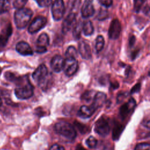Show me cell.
I'll return each instance as SVG.
<instances>
[{
  "mask_svg": "<svg viewBox=\"0 0 150 150\" xmlns=\"http://www.w3.org/2000/svg\"><path fill=\"white\" fill-rule=\"evenodd\" d=\"M15 89V94L17 98L21 100L28 99L33 94V87L28 77H21Z\"/></svg>",
  "mask_w": 150,
  "mask_h": 150,
  "instance_id": "1",
  "label": "cell"
},
{
  "mask_svg": "<svg viewBox=\"0 0 150 150\" xmlns=\"http://www.w3.org/2000/svg\"><path fill=\"white\" fill-rule=\"evenodd\" d=\"M32 15V11L28 8H22L17 9L14 14V21L16 27L19 29H23L26 27Z\"/></svg>",
  "mask_w": 150,
  "mask_h": 150,
  "instance_id": "2",
  "label": "cell"
},
{
  "mask_svg": "<svg viewBox=\"0 0 150 150\" xmlns=\"http://www.w3.org/2000/svg\"><path fill=\"white\" fill-rule=\"evenodd\" d=\"M54 130L58 134L70 140L74 139L76 137L77 134L74 127L64 121L57 122L54 125Z\"/></svg>",
  "mask_w": 150,
  "mask_h": 150,
  "instance_id": "3",
  "label": "cell"
},
{
  "mask_svg": "<svg viewBox=\"0 0 150 150\" xmlns=\"http://www.w3.org/2000/svg\"><path fill=\"white\" fill-rule=\"evenodd\" d=\"M110 129L109 120L105 116L101 117L96 122L94 127L95 132L103 137L108 134Z\"/></svg>",
  "mask_w": 150,
  "mask_h": 150,
  "instance_id": "4",
  "label": "cell"
},
{
  "mask_svg": "<svg viewBox=\"0 0 150 150\" xmlns=\"http://www.w3.org/2000/svg\"><path fill=\"white\" fill-rule=\"evenodd\" d=\"M52 13L54 21L60 20L65 12V7L63 0H54L52 5Z\"/></svg>",
  "mask_w": 150,
  "mask_h": 150,
  "instance_id": "5",
  "label": "cell"
},
{
  "mask_svg": "<svg viewBox=\"0 0 150 150\" xmlns=\"http://www.w3.org/2000/svg\"><path fill=\"white\" fill-rule=\"evenodd\" d=\"M47 76V69L44 64L39 65L32 74L34 81L39 86L42 85Z\"/></svg>",
  "mask_w": 150,
  "mask_h": 150,
  "instance_id": "6",
  "label": "cell"
},
{
  "mask_svg": "<svg viewBox=\"0 0 150 150\" xmlns=\"http://www.w3.org/2000/svg\"><path fill=\"white\" fill-rule=\"evenodd\" d=\"M78 67V62L76 58L69 57L64 60L63 70L67 76L70 77L74 74L76 73Z\"/></svg>",
  "mask_w": 150,
  "mask_h": 150,
  "instance_id": "7",
  "label": "cell"
},
{
  "mask_svg": "<svg viewBox=\"0 0 150 150\" xmlns=\"http://www.w3.org/2000/svg\"><path fill=\"white\" fill-rule=\"evenodd\" d=\"M47 23V19L43 16H38L33 20L28 28V32L30 33H35L43 28Z\"/></svg>",
  "mask_w": 150,
  "mask_h": 150,
  "instance_id": "8",
  "label": "cell"
},
{
  "mask_svg": "<svg viewBox=\"0 0 150 150\" xmlns=\"http://www.w3.org/2000/svg\"><path fill=\"white\" fill-rule=\"evenodd\" d=\"M49 44V38L46 33H42L38 37L36 43V52L43 53L47 51V47Z\"/></svg>",
  "mask_w": 150,
  "mask_h": 150,
  "instance_id": "9",
  "label": "cell"
},
{
  "mask_svg": "<svg viewBox=\"0 0 150 150\" xmlns=\"http://www.w3.org/2000/svg\"><path fill=\"white\" fill-rule=\"evenodd\" d=\"M121 31V25L118 19H113L110 24L108 30V36L111 39H117Z\"/></svg>",
  "mask_w": 150,
  "mask_h": 150,
  "instance_id": "10",
  "label": "cell"
},
{
  "mask_svg": "<svg viewBox=\"0 0 150 150\" xmlns=\"http://www.w3.org/2000/svg\"><path fill=\"white\" fill-rule=\"evenodd\" d=\"M136 102L133 98H130L127 103L122 105L120 109V114L121 118L125 119L134 110Z\"/></svg>",
  "mask_w": 150,
  "mask_h": 150,
  "instance_id": "11",
  "label": "cell"
},
{
  "mask_svg": "<svg viewBox=\"0 0 150 150\" xmlns=\"http://www.w3.org/2000/svg\"><path fill=\"white\" fill-rule=\"evenodd\" d=\"M94 11L93 0H85L81 9L82 17L84 18L91 17L94 13Z\"/></svg>",
  "mask_w": 150,
  "mask_h": 150,
  "instance_id": "12",
  "label": "cell"
},
{
  "mask_svg": "<svg viewBox=\"0 0 150 150\" xmlns=\"http://www.w3.org/2000/svg\"><path fill=\"white\" fill-rule=\"evenodd\" d=\"M76 23V15L73 12L69 13L64 19L62 24V31L63 33H67Z\"/></svg>",
  "mask_w": 150,
  "mask_h": 150,
  "instance_id": "13",
  "label": "cell"
},
{
  "mask_svg": "<svg viewBox=\"0 0 150 150\" xmlns=\"http://www.w3.org/2000/svg\"><path fill=\"white\" fill-rule=\"evenodd\" d=\"M64 63V59L61 56L56 55L51 60L50 66L54 71L59 73L63 70Z\"/></svg>",
  "mask_w": 150,
  "mask_h": 150,
  "instance_id": "14",
  "label": "cell"
},
{
  "mask_svg": "<svg viewBox=\"0 0 150 150\" xmlns=\"http://www.w3.org/2000/svg\"><path fill=\"white\" fill-rule=\"evenodd\" d=\"M16 51L23 56L32 55L33 52L29 45L25 42H19L16 45Z\"/></svg>",
  "mask_w": 150,
  "mask_h": 150,
  "instance_id": "15",
  "label": "cell"
},
{
  "mask_svg": "<svg viewBox=\"0 0 150 150\" xmlns=\"http://www.w3.org/2000/svg\"><path fill=\"white\" fill-rule=\"evenodd\" d=\"M79 51L81 57L84 59H90L91 57V51L89 45L86 42H81L79 45Z\"/></svg>",
  "mask_w": 150,
  "mask_h": 150,
  "instance_id": "16",
  "label": "cell"
},
{
  "mask_svg": "<svg viewBox=\"0 0 150 150\" xmlns=\"http://www.w3.org/2000/svg\"><path fill=\"white\" fill-rule=\"evenodd\" d=\"M106 97H107L106 95L104 93H102V92L97 93L93 97V101L91 105L96 110L101 107L106 100Z\"/></svg>",
  "mask_w": 150,
  "mask_h": 150,
  "instance_id": "17",
  "label": "cell"
},
{
  "mask_svg": "<svg viewBox=\"0 0 150 150\" xmlns=\"http://www.w3.org/2000/svg\"><path fill=\"white\" fill-rule=\"evenodd\" d=\"M96 110L91 105L90 106L82 105L78 111L77 115L83 118H89L94 113Z\"/></svg>",
  "mask_w": 150,
  "mask_h": 150,
  "instance_id": "18",
  "label": "cell"
},
{
  "mask_svg": "<svg viewBox=\"0 0 150 150\" xmlns=\"http://www.w3.org/2000/svg\"><path fill=\"white\" fill-rule=\"evenodd\" d=\"M12 27L11 26V24H8L3 30L1 31V33L0 35V39L5 43L6 44L9 37L11 36L12 33Z\"/></svg>",
  "mask_w": 150,
  "mask_h": 150,
  "instance_id": "19",
  "label": "cell"
},
{
  "mask_svg": "<svg viewBox=\"0 0 150 150\" xmlns=\"http://www.w3.org/2000/svg\"><path fill=\"white\" fill-rule=\"evenodd\" d=\"M82 30L86 36H90L94 32V27L91 21H86L82 23Z\"/></svg>",
  "mask_w": 150,
  "mask_h": 150,
  "instance_id": "20",
  "label": "cell"
},
{
  "mask_svg": "<svg viewBox=\"0 0 150 150\" xmlns=\"http://www.w3.org/2000/svg\"><path fill=\"white\" fill-rule=\"evenodd\" d=\"M124 128V126H123L122 124H116L113 129L112 132V138L114 140H117L120 137L121 134L122 133L123 129Z\"/></svg>",
  "mask_w": 150,
  "mask_h": 150,
  "instance_id": "21",
  "label": "cell"
},
{
  "mask_svg": "<svg viewBox=\"0 0 150 150\" xmlns=\"http://www.w3.org/2000/svg\"><path fill=\"white\" fill-rule=\"evenodd\" d=\"M104 39L101 35H99L97 37L96 40V50L97 52H100L104 47Z\"/></svg>",
  "mask_w": 150,
  "mask_h": 150,
  "instance_id": "22",
  "label": "cell"
},
{
  "mask_svg": "<svg viewBox=\"0 0 150 150\" xmlns=\"http://www.w3.org/2000/svg\"><path fill=\"white\" fill-rule=\"evenodd\" d=\"M10 8V2L8 0H0V14L5 13Z\"/></svg>",
  "mask_w": 150,
  "mask_h": 150,
  "instance_id": "23",
  "label": "cell"
},
{
  "mask_svg": "<svg viewBox=\"0 0 150 150\" xmlns=\"http://www.w3.org/2000/svg\"><path fill=\"white\" fill-rule=\"evenodd\" d=\"M5 77L8 80L12 82L16 83H18L21 79V77L18 76L15 73H11V72H6L5 74Z\"/></svg>",
  "mask_w": 150,
  "mask_h": 150,
  "instance_id": "24",
  "label": "cell"
},
{
  "mask_svg": "<svg viewBox=\"0 0 150 150\" xmlns=\"http://www.w3.org/2000/svg\"><path fill=\"white\" fill-rule=\"evenodd\" d=\"M81 30H82V23H81L80 22H79L77 23H75L73 34L74 38L76 39H80Z\"/></svg>",
  "mask_w": 150,
  "mask_h": 150,
  "instance_id": "25",
  "label": "cell"
},
{
  "mask_svg": "<svg viewBox=\"0 0 150 150\" xmlns=\"http://www.w3.org/2000/svg\"><path fill=\"white\" fill-rule=\"evenodd\" d=\"M65 56L66 58H69V57L76 58L77 56V52L76 48L73 46H69L65 52Z\"/></svg>",
  "mask_w": 150,
  "mask_h": 150,
  "instance_id": "26",
  "label": "cell"
},
{
  "mask_svg": "<svg viewBox=\"0 0 150 150\" xmlns=\"http://www.w3.org/2000/svg\"><path fill=\"white\" fill-rule=\"evenodd\" d=\"M94 92L93 91H86L82 95H81V100L86 101L89 102L94 97Z\"/></svg>",
  "mask_w": 150,
  "mask_h": 150,
  "instance_id": "27",
  "label": "cell"
},
{
  "mask_svg": "<svg viewBox=\"0 0 150 150\" xmlns=\"http://www.w3.org/2000/svg\"><path fill=\"white\" fill-rule=\"evenodd\" d=\"M86 143L90 148H94L97 146V141L94 137L90 136L86 140Z\"/></svg>",
  "mask_w": 150,
  "mask_h": 150,
  "instance_id": "28",
  "label": "cell"
},
{
  "mask_svg": "<svg viewBox=\"0 0 150 150\" xmlns=\"http://www.w3.org/2000/svg\"><path fill=\"white\" fill-rule=\"evenodd\" d=\"M28 2V0H12V4L16 9L23 8L25 5Z\"/></svg>",
  "mask_w": 150,
  "mask_h": 150,
  "instance_id": "29",
  "label": "cell"
},
{
  "mask_svg": "<svg viewBox=\"0 0 150 150\" xmlns=\"http://www.w3.org/2000/svg\"><path fill=\"white\" fill-rule=\"evenodd\" d=\"M74 125L76 127V128L79 130V131L81 133V134H85L86 132H87L88 131V128L85 125L80 123L77 121H74Z\"/></svg>",
  "mask_w": 150,
  "mask_h": 150,
  "instance_id": "30",
  "label": "cell"
},
{
  "mask_svg": "<svg viewBox=\"0 0 150 150\" xmlns=\"http://www.w3.org/2000/svg\"><path fill=\"white\" fill-rule=\"evenodd\" d=\"M134 150H149V144L146 142L138 144L135 146Z\"/></svg>",
  "mask_w": 150,
  "mask_h": 150,
  "instance_id": "31",
  "label": "cell"
},
{
  "mask_svg": "<svg viewBox=\"0 0 150 150\" xmlns=\"http://www.w3.org/2000/svg\"><path fill=\"white\" fill-rule=\"evenodd\" d=\"M38 5L40 7H48L49 6L52 2V0H35Z\"/></svg>",
  "mask_w": 150,
  "mask_h": 150,
  "instance_id": "32",
  "label": "cell"
},
{
  "mask_svg": "<svg viewBox=\"0 0 150 150\" xmlns=\"http://www.w3.org/2000/svg\"><path fill=\"white\" fill-rule=\"evenodd\" d=\"M146 0H134V8L137 12H138Z\"/></svg>",
  "mask_w": 150,
  "mask_h": 150,
  "instance_id": "33",
  "label": "cell"
},
{
  "mask_svg": "<svg viewBox=\"0 0 150 150\" xmlns=\"http://www.w3.org/2000/svg\"><path fill=\"white\" fill-rule=\"evenodd\" d=\"M100 4L105 7H109L112 4V0H98Z\"/></svg>",
  "mask_w": 150,
  "mask_h": 150,
  "instance_id": "34",
  "label": "cell"
},
{
  "mask_svg": "<svg viewBox=\"0 0 150 150\" xmlns=\"http://www.w3.org/2000/svg\"><path fill=\"white\" fill-rule=\"evenodd\" d=\"M140 88H141V85L139 83H138L135 84L131 90V93L134 94L135 93H138L140 90Z\"/></svg>",
  "mask_w": 150,
  "mask_h": 150,
  "instance_id": "35",
  "label": "cell"
},
{
  "mask_svg": "<svg viewBox=\"0 0 150 150\" xmlns=\"http://www.w3.org/2000/svg\"><path fill=\"white\" fill-rule=\"evenodd\" d=\"M49 150H64V148L63 146L58 145V144H54L53 145Z\"/></svg>",
  "mask_w": 150,
  "mask_h": 150,
  "instance_id": "36",
  "label": "cell"
},
{
  "mask_svg": "<svg viewBox=\"0 0 150 150\" xmlns=\"http://www.w3.org/2000/svg\"><path fill=\"white\" fill-rule=\"evenodd\" d=\"M126 97H127L126 93H121V94H118V96H117V103H121V102L122 101V100L123 99H124Z\"/></svg>",
  "mask_w": 150,
  "mask_h": 150,
  "instance_id": "37",
  "label": "cell"
},
{
  "mask_svg": "<svg viewBox=\"0 0 150 150\" xmlns=\"http://www.w3.org/2000/svg\"><path fill=\"white\" fill-rule=\"evenodd\" d=\"M75 150H87V149H86L81 145L79 144L77 145Z\"/></svg>",
  "mask_w": 150,
  "mask_h": 150,
  "instance_id": "38",
  "label": "cell"
},
{
  "mask_svg": "<svg viewBox=\"0 0 150 150\" xmlns=\"http://www.w3.org/2000/svg\"><path fill=\"white\" fill-rule=\"evenodd\" d=\"M135 37L134 36H132V38H130V40H129V45L131 46H132L134 43H135Z\"/></svg>",
  "mask_w": 150,
  "mask_h": 150,
  "instance_id": "39",
  "label": "cell"
},
{
  "mask_svg": "<svg viewBox=\"0 0 150 150\" xmlns=\"http://www.w3.org/2000/svg\"><path fill=\"white\" fill-rule=\"evenodd\" d=\"M4 45H5V44L0 39V46H4Z\"/></svg>",
  "mask_w": 150,
  "mask_h": 150,
  "instance_id": "40",
  "label": "cell"
},
{
  "mask_svg": "<svg viewBox=\"0 0 150 150\" xmlns=\"http://www.w3.org/2000/svg\"><path fill=\"white\" fill-rule=\"evenodd\" d=\"M2 100H1V99L0 98V106L2 105Z\"/></svg>",
  "mask_w": 150,
  "mask_h": 150,
  "instance_id": "41",
  "label": "cell"
},
{
  "mask_svg": "<svg viewBox=\"0 0 150 150\" xmlns=\"http://www.w3.org/2000/svg\"><path fill=\"white\" fill-rule=\"evenodd\" d=\"M1 71H2V69H1V68L0 67V74H1Z\"/></svg>",
  "mask_w": 150,
  "mask_h": 150,
  "instance_id": "42",
  "label": "cell"
}]
</instances>
